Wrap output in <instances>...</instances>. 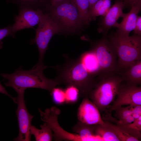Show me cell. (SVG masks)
Returning a JSON list of instances; mask_svg holds the SVG:
<instances>
[{
  "mask_svg": "<svg viewBox=\"0 0 141 141\" xmlns=\"http://www.w3.org/2000/svg\"><path fill=\"white\" fill-rule=\"evenodd\" d=\"M132 111L131 115L134 120L136 119L141 116V105L135 106L129 105Z\"/></svg>",
  "mask_w": 141,
  "mask_h": 141,
  "instance_id": "cell-29",
  "label": "cell"
},
{
  "mask_svg": "<svg viewBox=\"0 0 141 141\" xmlns=\"http://www.w3.org/2000/svg\"><path fill=\"white\" fill-rule=\"evenodd\" d=\"M50 3V5H55L64 0H49Z\"/></svg>",
  "mask_w": 141,
  "mask_h": 141,
  "instance_id": "cell-34",
  "label": "cell"
},
{
  "mask_svg": "<svg viewBox=\"0 0 141 141\" xmlns=\"http://www.w3.org/2000/svg\"><path fill=\"white\" fill-rule=\"evenodd\" d=\"M45 12L50 15L59 28L60 32L77 33L84 25L72 0H64L54 5H49L46 8Z\"/></svg>",
  "mask_w": 141,
  "mask_h": 141,
  "instance_id": "cell-4",
  "label": "cell"
},
{
  "mask_svg": "<svg viewBox=\"0 0 141 141\" xmlns=\"http://www.w3.org/2000/svg\"><path fill=\"white\" fill-rule=\"evenodd\" d=\"M123 81L126 83L137 86L141 84V59L132 64L122 74Z\"/></svg>",
  "mask_w": 141,
  "mask_h": 141,
  "instance_id": "cell-15",
  "label": "cell"
},
{
  "mask_svg": "<svg viewBox=\"0 0 141 141\" xmlns=\"http://www.w3.org/2000/svg\"><path fill=\"white\" fill-rule=\"evenodd\" d=\"M95 134L103 141H121L114 130L105 124L95 125Z\"/></svg>",
  "mask_w": 141,
  "mask_h": 141,
  "instance_id": "cell-18",
  "label": "cell"
},
{
  "mask_svg": "<svg viewBox=\"0 0 141 141\" xmlns=\"http://www.w3.org/2000/svg\"><path fill=\"white\" fill-rule=\"evenodd\" d=\"M36 31L35 38L31 39L29 42L31 45L34 43L37 45L39 55L37 63L43 64L44 55L51 39L54 35L60 32V31L50 15L45 12L38 24Z\"/></svg>",
  "mask_w": 141,
  "mask_h": 141,
  "instance_id": "cell-7",
  "label": "cell"
},
{
  "mask_svg": "<svg viewBox=\"0 0 141 141\" xmlns=\"http://www.w3.org/2000/svg\"><path fill=\"white\" fill-rule=\"evenodd\" d=\"M46 67L44 64L37 63L31 69L26 70L21 66L12 73H2L1 75L8 80L5 85L14 90L36 88L48 90L50 93L58 84L55 80L48 79L44 76L43 71Z\"/></svg>",
  "mask_w": 141,
  "mask_h": 141,
  "instance_id": "cell-2",
  "label": "cell"
},
{
  "mask_svg": "<svg viewBox=\"0 0 141 141\" xmlns=\"http://www.w3.org/2000/svg\"><path fill=\"white\" fill-rule=\"evenodd\" d=\"M77 116L79 121L90 125H105L97 107L88 98L83 99L78 108Z\"/></svg>",
  "mask_w": 141,
  "mask_h": 141,
  "instance_id": "cell-12",
  "label": "cell"
},
{
  "mask_svg": "<svg viewBox=\"0 0 141 141\" xmlns=\"http://www.w3.org/2000/svg\"><path fill=\"white\" fill-rule=\"evenodd\" d=\"M64 90L66 101L65 103L73 104L76 102L80 95L78 89L75 86L69 85L66 86Z\"/></svg>",
  "mask_w": 141,
  "mask_h": 141,
  "instance_id": "cell-22",
  "label": "cell"
},
{
  "mask_svg": "<svg viewBox=\"0 0 141 141\" xmlns=\"http://www.w3.org/2000/svg\"><path fill=\"white\" fill-rule=\"evenodd\" d=\"M129 12L124 14L121 22H117L115 27H117V31L122 34L129 36L130 32L134 30L138 14L141 9V3L133 5Z\"/></svg>",
  "mask_w": 141,
  "mask_h": 141,
  "instance_id": "cell-14",
  "label": "cell"
},
{
  "mask_svg": "<svg viewBox=\"0 0 141 141\" xmlns=\"http://www.w3.org/2000/svg\"><path fill=\"white\" fill-rule=\"evenodd\" d=\"M124 7L123 2L116 0L104 16L98 31L101 32H107L111 27H115L117 21L120 17L123 16L122 11Z\"/></svg>",
  "mask_w": 141,
  "mask_h": 141,
  "instance_id": "cell-13",
  "label": "cell"
},
{
  "mask_svg": "<svg viewBox=\"0 0 141 141\" xmlns=\"http://www.w3.org/2000/svg\"><path fill=\"white\" fill-rule=\"evenodd\" d=\"M106 115L105 116L102 118L103 120L114 123L115 124L117 125L120 128L125 132L136 138L140 141L141 140V134L140 132L129 127L127 125H122L120 124L111 119L108 115Z\"/></svg>",
  "mask_w": 141,
  "mask_h": 141,
  "instance_id": "cell-25",
  "label": "cell"
},
{
  "mask_svg": "<svg viewBox=\"0 0 141 141\" xmlns=\"http://www.w3.org/2000/svg\"><path fill=\"white\" fill-rule=\"evenodd\" d=\"M114 111H115V116L118 120L123 119L132 115V111L129 105L126 107H119Z\"/></svg>",
  "mask_w": 141,
  "mask_h": 141,
  "instance_id": "cell-27",
  "label": "cell"
},
{
  "mask_svg": "<svg viewBox=\"0 0 141 141\" xmlns=\"http://www.w3.org/2000/svg\"><path fill=\"white\" fill-rule=\"evenodd\" d=\"M16 33L14 31L12 25H9L2 29H0V49L3 46V43L2 40L5 37L11 36L13 38L15 37Z\"/></svg>",
  "mask_w": 141,
  "mask_h": 141,
  "instance_id": "cell-28",
  "label": "cell"
},
{
  "mask_svg": "<svg viewBox=\"0 0 141 141\" xmlns=\"http://www.w3.org/2000/svg\"><path fill=\"white\" fill-rule=\"evenodd\" d=\"M98 0H89V11L93 5Z\"/></svg>",
  "mask_w": 141,
  "mask_h": 141,
  "instance_id": "cell-35",
  "label": "cell"
},
{
  "mask_svg": "<svg viewBox=\"0 0 141 141\" xmlns=\"http://www.w3.org/2000/svg\"><path fill=\"white\" fill-rule=\"evenodd\" d=\"M18 6L20 8L28 7L33 9H41L44 0H9Z\"/></svg>",
  "mask_w": 141,
  "mask_h": 141,
  "instance_id": "cell-24",
  "label": "cell"
},
{
  "mask_svg": "<svg viewBox=\"0 0 141 141\" xmlns=\"http://www.w3.org/2000/svg\"><path fill=\"white\" fill-rule=\"evenodd\" d=\"M141 3V0H124L123 2L124 7L128 6L132 7L133 5Z\"/></svg>",
  "mask_w": 141,
  "mask_h": 141,
  "instance_id": "cell-32",
  "label": "cell"
},
{
  "mask_svg": "<svg viewBox=\"0 0 141 141\" xmlns=\"http://www.w3.org/2000/svg\"><path fill=\"white\" fill-rule=\"evenodd\" d=\"M92 50L99 66L100 73L98 79L119 72L117 55L108 39L103 38L93 43Z\"/></svg>",
  "mask_w": 141,
  "mask_h": 141,
  "instance_id": "cell-6",
  "label": "cell"
},
{
  "mask_svg": "<svg viewBox=\"0 0 141 141\" xmlns=\"http://www.w3.org/2000/svg\"><path fill=\"white\" fill-rule=\"evenodd\" d=\"M54 68L58 73L55 80L58 85L74 86L78 89L80 95L88 98L89 93L97 81L79 58H68L63 64Z\"/></svg>",
  "mask_w": 141,
  "mask_h": 141,
  "instance_id": "cell-1",
  "label": "cell"
},
{
  "mask_svg": "<svg viewBox=\"0 0 141 141\" xmlns=\"http://www.w3.org/2000/svg\"><path fill=\"white\" fill-rule=\"evenodd\" d=\"M105 123L111 127L115 131L121 141H139L136 138L131 136L123 131L115 124L104 120Z\"/></svg>",
  "mask_w": 141,
  "mask_h": 141,
  "instance_id": "cell-23",
  "label": "cell"
},
{
  "mask_svg": "<svg viewBox=\"0 0 141 141\" xmlns=\"http://www.w3.org/2000/svg\"><path fill=\"white\" fill-rule=\"evenodd\" d=\"M38 109L41 120L46 122L53 132V137L55 140L83 141L77 134L69 133L60 126L58 118L61 110L58 108L53 106L46 109L44 111L39 108Z\"/></svg>",
  "mask_w": 141,
  "mask_h": 141,
  "instance_id": "cell-9",
  "label": "cell"
},
{
  "mask_svg": "<svg viewBox=\"0 0 141 141\" xmlns=\"http://www.w3.org/2000/svg\"><path fill=\"white\" fill-rule=\"evenodd\" d=\"M14 90L17 94V96L16 98L17 107L16 113L17 119L19 133L14 140L16 141H30L31 135L30 129L33 116L29 113L25 105L24 98L25 90L21 89Z\"/></svg>",
  "mask_w": 141,
  "mask_h": 141,
  "instance_id": "cell-8",
  "label": "cell"
},
{
  "mask_svg": "<svg viewBox=\"0 0 141 141\" xmlns=\"http://www.w3.org/2000/svg\"><path fill=\"white\" fill-rule=\"evenodd\" d=\"M45 12L41 9L28 7L20 8L19 14L15 18V22L12 25L16 33L22 30L33 27L38 24L43 18Z\"/></svg>",
  "mask_w": 141,
  "mask_h": 141,
  "instance_id": "cell-11",
  "label": "cell"
},
{
  "mask_svg": "<svg viewBox=\"0 0 141 141\" xmlns=\"http://www.w3.org/2000/svg\"><path fill=\"white\" fill-rule=\"evenodd\" d=\"M117 98L107 110L111 112L117 108L128 105L131 106L141 105V87L137 85L122 83L119 88Z\"/></svg>",
  "mask_w": 141,
  "mask_h": 141,
  "instance_id": "cell-10",
  "label": "cell"
},
{
  "mask_svg": "<svg viewBox=\"0 0 141 141\" xmlns=\"http://www.w3.org/2000/svg\"><path fill=\"white\" fill-rule=\"evenodd\" d=\"M0 92L4 94L11 98L13 101L14 102L16 103V98L12 97L7 91L4 87L3 86L0 82Z\"/></svg>",
  "mask_w": 141,
  "mask_h": 141,
  "instance_id": "cell-33",
  "label": "cell"
},
{
  "mask_svg": "<svg viewBox=\"0 0 141 141\" xmlns=\"http://www.w3.org/2000/svg\"><path fill=\"white\" fill-rule=\"evenodd\" d=\"M129 127L136 130L141 131V116L134 120L132 123L127 125Z\"/></svg>",
  "mask_w": 141,
  "mask_h": 141,
  "instance_id": "cell-30",
  "label": "cell"
},
{
  "mask_svg": "<svg viewBox=\"0 0 141 141\" xmlns=\"http://www.w3.org/2000/svg\"><path fill=\"white\" fill-rule=\"evenodd\" d=\"M89 93L90 98L100 112L106 110L117 95L120 86L123 81L117 74L101 78Z\"/></svg>",
  "mask_w": 141,
  "mask_h": 141,
  "instance_id": "cell-5",
  "label": "cell"
},
{
  "mask_svg": "<svg viewBox=\"0 0 141 141\" xmlns=\"http://www.w3.org/2000/svg\"><path fill=\"white\" fill-rule=\"evenodd\" d=\"M79 58L84 64L88 72L95 77L99 75L100 70L97 60L92 50L82 54Z\"/></svg>",
  "mask_w": 141,
  "mask_h": 141,
  "instance_id": "cell-16",
  "label": "cell"
},
{
  "mask_svg": "<svg viewBox=\"0 0 141 141\" xmlns=\"http://www.w3.org/2000/svg\"><path fill=\"white\" fill-rule=\"evenodd\" d=\"M111 0H98L89 11L90 21L99 16H104L111 7Z\"/></svg>",
  "mask_w": 141,
  "mask_h": 141,
  "instance_id": "cell-20",
  "label": "cell"
},
{
  "mask_svg": "<svg viewBox=\"0 0 141 141\" xmlns=\"http://www.w3.org/2000/svg\"><path fill=\"white\" fill-rule=\"evenodd\" d=\"M108 39L116 52L119 72H124L134 62L141 59V36H126L116 31Z\"/></svg>",
  "mask_w": 141,
  "mask_h": 141,
  "instance_id": "cell-3",
  "label": "cell"
},
{
  "mask_svg": "<svg viewBox=\"0 0 141 141\" xmlns=\"http://www.w3.org/2000/svg\"><path fill=\"white\" fill-rule=\"evenodd\" d=\"M134 34L141 36V16L138 15Z\"/></svg>",
  "mask_w": 141,
  "mask_h": 141,
  "instance_id": "cell-31",
  "label": "cell"
},
{
  "mask_svg": "<svg viewBox=\"0 0 141 141\" xmlns=\"http://www.w3.org/2000/svg\"><path fill=\"white\" fill-rule=\"evenodd\" d=\"M77 7L84 25L90 21L89 0H72Z\"/></svg>",
  "mask_w": 141,
  "mask_h": 141,
  "instance_id": "cell-21",
  "label": "cell"
},
{
  "mask_svg": "<svg viewBox=\"0 0 141 141\" xmlns=\"http://www.w3.org/2000/svg\"><path fill=\"white\" fill-rule=\"evenodd\" d=\"M95 125H90L78 121L72 128L83 141L102 140L99 137L95 134Z\"/></svg>",
  "mask_w": 141,
  "mask_h": 141,
  "instance_id": "cell-17",
  "label": "cell"
},
{
  "mask_svg": "<svg viewBox=\"0 0 141 141\" xmlns=\"http://www.w3.org/2000/svg\"><path fill=\"white\" fill-rule=\"evenodd\" d=\"M40 129L31 125L30 129L31 135L34 137L36 141H50L53 138L52 132L47 123L45 122L40 125Z\"/></svg>",
  "mask_w": 141,
  "mask_h": 141,
  "instance_id": "cell-19",
  "label": "cell"
},
{
  "mask_svg": "<svg viewBox=\"0 0 141 141\" xmlns=\"http://www.w3.org/2000/svg\"><path fill=\"white\" fill-rule=\"evenodd\" d=\"M53 102L58 105H62L65 103L64 90L60 87H54L50 93Z\"/></svg>",
  "mask_w": 141,
  "mask_h": 141,
  "instance_id": "cell-26",
  "label": "cell"
}]
</instances>
